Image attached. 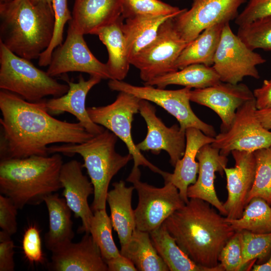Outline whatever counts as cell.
Wrapping results in <instances>:
<instances>
[{"instance_id": "obj_19", "label": "cell", "mask_w": 271, "mask_h": 271, "mask_svg": "<svg viewBox=\"0 0 271 271\" xmlns=\"http://www.w3.org/2000/svg\"><path fill=\"white\" fill-rule=\"evenodd\" d=\"M197 160L199 163L198 175L195 183L188 188V197L203 200L226 216L227 212L223 203L219 199L215 189L214 180L216 172L222 176L224 174V170L228 161L227 157L221 155L218 149L207 144L198 151Z\"/></svg>"}, {"instance_id": "obj_24", "label": "cell", "mask_w": 271, "mask_h": 271, "mask_svg": "<svg viewBox=\"0 0 271 271\" xmlns=\"http://www.w3.org/2000/svg\"><path fill=\"white\" fill-rule=\"evenodd\" d=\"M113 189L108 192L106 203L110 211L111 221L116 232L120 246L130 240L136 229L134 210L131 199L133 186L127 187L122 180L112 184Z\"/></svg>"}, {"instance_id": "obj_23", "label": "cell", "mask_w": 271, "mask_h": 271, "mask_svg": "<svg viewBox=\"0 0 271 271\" xmlns=\"http://www.w3.org/2000/svg\"><path fill=\"white\" fill-rule=\"evenodd\" d=\"M121 13V0H75L69 22L83 35H94L118 19Z\"/></svg>"}, {"instance_id": "obj_48", "label": "cell", "mask_w": 271, "mask_h": 271, "mask_svg": "<svg viewBox=\"0 0 271 271\" xmlns=\"http://www.w3.org/2000/svg\"><path fill=\"white\" fill-rule=\"evenodd\" d=\"M34 4H37L39 3H44L48 4L50 6H52V0H30Z\"/></svg>"}, {"instance_id": "obj_36", "label": "cell", "mask_w": 271, "mask_h": 271, "mask_svg": "<svg viewBox=\"0 0 271 271\" xmlns=\"http://www.w3.org/2000/svg\"><path fill=\"white\" fill-rule=\"evenodd\" d=\"M239 232L244 266L256 259L261 263L266 261L271 252V233H254L247 230Z\"/></svg>"}, {"instance_id": "obj_27", "label": "cell", "mask_w": 271, "mask_h": 271, "mask_svg": "<svg viewBox=\"0 0 271 271\" xmlns=\"http://www.w3.org/2000/svg\"><path fill=\"white\" fill-rule=\"evenodd\" d=\"M176 15H138L122 24L127 52L130 61L156 38L161 25Z\"/></svg>"}, {"instance_id": "obj_28", "label": "cell", "mask_w": 271, "mask_h": 271, "mask_svg": "<svg viewBox=\"0 0 271 271\" xmlns=\"http://www.w3.org/2000/svg\"><path fill=\"white\" fill-rule=\"evenodd\" d=\"M227 22H220L202 32L182 51L176 62L177 70L193 64L212 66L223 28Z\"/></svg>"}, {"instance_id": "obj_25", "label": "cell", "mask_w": 271, "mask_h": 271, "mask_svg": "<svg viewBox=\"0 0 271 271\" xmlns=\"http://www.w3.org/2000/svg\"><path fill=\"white\" fill-rule=\"evenodd\" d=\"M44 202L49 215V230L45 235V244L48 250L53 252L71 242L75 236L72 211L65 199L57 193L48 196Z\"/></svg>"}, {"instance_id": "obj_34", "label": "cell", "mask_w": 271, "mask_h": 271, "mask_svg": "<svg viewBox=\"0 0 271 271\" xmlns=\"http://www.w3.org/2000/svg\"><path fill=\"white\" fill-rule=\"evenodd\" d=\"M256 166L252 188L246 205L253 197H260L271 205V146L254 151Z\"/></svg>"}, {"instance_id": "obj_13", "label": "cell", "mask_w": 271, "mask_h": 271, "mask_svg": "<svg viewBox=\"0 0 271 271\" xmlns=\"http://www.w3.org/2000/svg\"><path fill=\"white\" fill-rule=\"evenodd\" d=\"M83 35L70 22L65 41L53 51L47 73L54 77L69 72H81L111 79L106 63L91 53Z\"/></svg>"}, {"instance_id": "obj_14", "label": "cell", "mask_w": 271, "mask_h": 271, "mask_svg": "<svg viewBox=\"0 0 271 271\" xmlns=\"http://www.w3.org/2000/svg\"><path fill=\"white\" fill-rule=\"evenodd\" d=\"M246 0H193L191 8L174 18L175 27L188 44L206 28L220 22H229L238 15Z\"/></svg>"}, {"instance_id": "obj_1", "label": "cell", "mask_w": 271, "mask_h": 271, "mask_svg": "<svg viewBox=\"0 0 271 271\" xmlns=\"http://www.w3.org/2000/svg\"><path fill=\"white\" fill-rule=\"evenodd\" d=\"M1 160L46 156L54 143L80 144L94 135L78 122L57 119L48 112L46 100L29 102L12 92L0 91Z\"/></svg>"}, {"instance_id": "obj_44", "label": "cell", "mask_w": 271, "mask_h": 271, "mask_svg": "<svg viewBox=\"0 0 271 271\" xmlns=\"http://www.w3.org/2000/svg\"><path fill=\"white\" fill-rule=\"evenodd\" d=\"M257 109L271 107V78L264 80L262 86L253 92Z\"/></svg>"}, {"instance_id": "obj_18", "label": "cell", "mask_w": 271, "mask_h": 271, "mask_svg": "<svg viewBox=\"0 0 271 271\" xmlns=\"http://www.w3.org/2000/svg\"><path fill=\"white\" fill-rule=\"evenodd\" d=\"M83 165L76 160L64 163L60 180L63 188V195L76 218L81 219L79 232L89 233L93 212L88 202L89 196L93 194V185L82 172Z\"/></svg>"}, {"instance_id": "obj_32", "label": "cell", "mask_w": 271, "mask_h": 271, "mask_svg": "<svg viewBox=\"0 0 271 271\" xmlns=\"http://www.w3.org/2000/svg\"><path fill=\"white\" fill-rule=\"evenodd\" d=\"M270 206L263 199L253 197L246 205L241 217L232 220L226 219L235 231L271 233Z\"/></svg>"}, {"instance_id": "obj_47", "label": "cell", "mask_w": 271, "mask_h": 271, "mask_svg": "<svg viewBox=\"0 0 271 271\" xmlns=\"http://www.w3.org/2000/svg\"><path fill=\"white\" fill-rule=\"evenodd\" d=\"M251 270L253 271H271V252L266 261L260 264H254Z\"/></svg>"}, {"instance_id": "obj_26", "label": "cell", "mask_w": 271, "mask_h": 271, "mask_svg": "<svg viewBox=\"0 0 271 271\" xmlns=\"http://www.w3.org/2000/svg\"><path fill=\"white\" fill-rule=\"evenodd\" d=\"M123 19L121 16L113 23L98 30L94 34L98 36L107 50L108 60L106 64L111 79L120 81L127 76L130 65L122 31Z\"/></svg>"}, {"instance_id": "obj_17", "label": "cell", "mask_w": 271, "mask_h": 271, "mask_svg": "<svg viewBox=\"0 0 271 271\" xmlns=\"http://www.w3.org/2000/svg\"><path fill=\"white\" fill-rule=\"evenodd\" d=\"M231 153L234 167L224 170L228 196L223 206L227 212L226 218L229 220L241 217L253 183L256 166L253 152L234 150Z\"/></svg>"}, {"instance_id": "obj_30", "label": "cell", "mask_w": 271, "mask_h": 271, "mask_svg": "<svg viewBox=\"0 0 271 271\" xmlns=\"http://www.w3.org/2000/svg\"><path fill=\"white\" fill-rule=\"evenodd\" d=\"M120 253L140 271H169L154 246L150 233L136 229L130 240L121 246Z\"/></svg>"}, {"instance_id": "obj_41", "label": "cell", "mask_w": 271, "mask_h": 271, "mask_svg": "<svg viewBox=\"0 0 271 271\" xmlns=\"http://www.w3.org/2000/svg\"><path fill=\"white\" fill-rule=\"evenodd\" d=\"M268 16H271V0H249L243 11L235 19V23L241 26Z\"/></svg>"}, {"instance_id": "obj_21", "label": "cell", "mask_w": 271, "mask_h": 271, "mask_svg": "<svg viewBox=\"0 0 271 271\" xmlns=\"http://www.w3.org/2000/svg\"><path fill=\"white\" fill-rule=\"evenodd\" d=\"M64 79L69 85V90L62 96L46 100L48 112L52 114L69 112L76 117L89 133L96 135L102 132L105 129L91 119L85 106L87 94L102 78L98 76L90 75L89 78L86 80L80 75L77 82L70 81L66 78Z\"/></svg>"}, {"instance_id": "obj_42", "label": "cell", "mask_w": 271, "mask_h": 271, "mask_svg": "<svg viewBox=\"0 0 271 271\" xmlns=\"http://www.w3.org/2000/svg\"><path fill=\"white\" fill-rule=\"evenodd\" d=\"M18 208L9 197L0 195V227L11 236L17 231Z\"/></svg>"}, {"instance_id": "obj_39", "label": "cell", "mask_w": 271, "mask_h": 271, "mask_svg": "<svg viewBox=\"0 0 271 271\" xmlns=\"http://www.w3.org/2000/svg\"><path fill=\"white\" fill-rule=\"evenodd\" d=\"M218 260L224 271H239L243 268L240 232L236 231L227 241L219 254Z\"/></svg>"}, {"instance_id": "obj_8", "label": "cell", "mask_w": 271, "mask_h": 271, "mask_svg": "<svg viewBox=\"0 0 271 271\" xmlns=\"http://www.w3.org/2000/svg\"><path fill=\"white\" fill-rule=\"evenodd\" d=\"M141 99L133 95L119 92L112 103L105 106L87 107L91 119L115 134L126 145L134 162L133 167H148L162 176L164 171L150 162L134 144L131 134V124L135 114L139 112Z\"/></svg>"}, {"instance_id": "obj_49", "label": "cell", "mask_w": 271, "mask_h": 271, "mask_svg": "<svg viewBox=\"0 0 271 271\" xmlns=\"http://www.w3.org/2000/svg\"><path fill=\"white\" fill-rule=\"evenodd\" d=\"M13 0H0V5L8 4Z\"/></svg>"}, {"instance_id": "obj_45", "label": "cell", "mask_w": 271, "mask_h": 271, "mask_svg": "<svg viewBox=\"0 0 271 271\" xmlns=\"http://www.w3.org/2000/svg\"><path fill=\"white\" fill-rule=\"evenodd\" d=\"M105 261L107 266L108 271L138 270L132 262L121 254Z\"/></svg>"}, {"instance_id": "obj_9", "label": "cell", "mask_w": 271, "mask_h": 271, "mask_svg": "<svg viewBox=\"0 0 271 271\" xmlns=\"http://www.w3.org/2000/svg\"><path fill=\"white\" fill-rule=\"evenodd\" d=\"M174 18L165 21L154 40L130 61V64L139 70L144 83L178 70L176 61L189 44L177 31Z\"/></svg>"}, {"instance_id": "obj_33", "label": "cell", "mask_w": 271, "mask_h": 271, "mask_svg": "<svg viewBox=\"0 0 271 271\" xmlns=\"http://www.w3.org/2000/svg\"><path fill=\"white\" fill-rule=\"evenodd\" d=\"M112 224L106 209L93 212L89 233L99 247L104 261L120 254L112 234Z\"/></svg>"}, {"instance_id": "obj_29", "label": "cell", "mask_w": 271, "mask_h": 271, "mask_svg": "<svg viewBox=\"0 0 271 271\" xmlns=\"http://www.w3.org/2000/svg\"><path fill=\"white\" fill-rule=\"evenodd\" d=\"M220 78L212 66L193 64L176 71L157 77L144 83V85L165 88L170 85H179L190 88L201 89L219 83Z\"/></svg>"}, {"instance_id": "obj_35", "label": "cell", "mask_w": 271, "mask_h": 271, "mask_svg": "<svg viewBox=\"0 0 271 271\" xmlns=\"http://www.w3.org/2000/svg\"><path fill=\"white\" fill-rule=\"evenodd\" d=\"M237 35L252 50L271 51V16L239 26Z\"/></svg>"}, {"instance_id": "obj_16", "label": "cell", "mask_w": 271, "mask_h": 271, "mask_svg": "<svg viewBox=\"0 0 271 271\" xmlns=\"http://www.w3.org/2000/svg\"><path fill=\"white\" fill-rule=\"evenodd\" d=\"M254 98L253 93L243 83L233 84L220 81L209 87L191 90L190 101L207 106L221 120V132L228 130L237 109Z\"/></svg>"}, {"instance_id": "obj_10", "label": "cell", "mask_w": 271, "mask_h": 271, "mask_svg": "<svg viewBox=\"0 0 271 271\" xmlns=\"http://www.w3.org/2000/svg\"><path fill=\"white\" fill-rule=\"evenodd\" d=\"M108 85L111 90L127 92L141 99L156 103L174 116L184 130L194 127L208 136L214 138L216 135L213 126L201 120L192 109L190 104V88L167 90L150 85L136 86L115 79H110Z\"/></svg>"}, {"instance_id": "obj_40", "label": "cell", "mask_w": 271, "mask_h": 271, "mask_svg": "<svg viewBox=\"0 0 271 271\" xmlns=\"http://www.w3.org/2000/svg\"><path fill=\"white\" fill-rule=\"evenodd\" d=\"M22 248L25 257L30 263H44L40 231L35 224L30 225L25 230L22 239Z\"/></svg>"}, {"instance_id": "obj_43", "label": "cell", "mask_w": 271, "mask_h": 271, "mask_svg": "<svg viewBox=\"0 0 271 271\" xmlns=\"http://www.w3.org/2000/svg\"><path fill=\"white\" fill-rule=\"evenodd\" d=\"M11 237L7 233L0 231V271L15 270V245Z\"/></svg>"}, {"instance_id": "obj_3", "label": "cell", "mask_w": 271, "mask_h": 271, "mask_svg": "<svg viewBox=\"0 0 271 271\" xmlns=\"http://www.w3.org/2000/svg\"><path fill=\"white\" fill-rule=\"evenodd\" d=\"M54 25L52 6L30 0L0 5V42L27 60L39 59L48 47Z\"/></svg>"}, {"instance_id": "obj_37", "label": "cell", "mask_w": 271, "mask_h": 271, "mask_svg": "<svg viewBox=\"0 0 271 271\" xmlns=\"http://www.w3.org/2000/svg\"><path fill=\"white\" fill-rule=\"evenodd\" d=\"M52 4L55 18L54 32L49 46L38 59L40 66L45 67L49 65L54 50L62 44L65 24L72 19L67 0H52Z\"/></svg>"}, {"instance_id": "obj_38", "label": "cell", "mask_w": 271, "mask_h": 271, "mask_svg": "<svg viewBox=\"0 0 271 271\" xmlns=\"http://www.w3.org/2000/svg\"><path fill=\"white\" fill-rule=\"evenodd\" d=\"M121 16L124 19L138 15H176L183 9L160 0H121Z\"/></svg>"}, {"instance_id": "obj_31", "label": "cell", "mask_w": 271, "mask_h": 271, "mask_svg": "<svg viewBox=\"0 0 271 271\" xmlns=\"http://www.w3.org/2000/svg\"><path fill=\"white\" fill-rule=\"evenodd\" d=\"M152 243L170 271H213L193 261L177 243L165 226L150 232Z\"/></svg>"}, {"instance_id": "obj_7", "label": "cell", "mask_w": 271, "mask_h": 271, "mask_svg": "<svg viewBox=\"0 0 271 271\" xmlns=\"http://www.w3.org/2000/svg\"><path fill=\"white\" fill-rule=\"evenodd\" d=\"M141 176L139 168L133 167L126 181L132 184L138 195L134 209L136 229L150 233L186 203L172 183L164 182V187L158 188L142 182Z\"/></svg>"}, {"instance_id": "obj_46", "label": "cell", "mask_w": 271, "mask_h": 271, "mask_svg": "<svg viewBox=\"0 0 271 271\" xmlns=\"http://www.w3.org/2000/svg\"><path fill=\"white\" fill-rule=\"evenodd\" d=\"M255 115L262 126L267 130L271 129V107L256 109Z\"/></svg>"}, {"instance_id": "obj_11", "label": "cell", "mask_w": 271, "mask_h": 271, "mask_svg": "<svg viewBox=\"0 0 271 271\" xmlns=\"http://www.w3.org/2000/svg\"><path fill=\"white\" fill-rule=\"evenodd\" d=\"M265 61L234 34L229 22L225 24L212 66L221 81L236 84L246 76L258 79L256 66Z\"/></svg>"}, {"instance_id": "obj_5", "label": "cell", "mask_w": 271, "mask_h": 271, "mask_svg": "<svg viewBox=\"0 0 271 271\" xmlns=\"http://www.w3.org/2000/svg\"><path fill=\"white\" fill-rule=\"evenodd\" d=\"M117 138L106 129L82 143L65 144L48 148L49 154H77L82 157L83 167L86 168L94 188L91 207L93 212L106 209L107 195L111 179L133 160L129 153L122 156L116 152L115 145Z\"/></svg>"}, {"instance_id": "obj_4", "label": "cell", "mask_w": 271, "mask_h": 271, "mask_svg": "<svg viewBox=\"0 0 271 271\" xmlns=\"http://www.w3.org/2000/svg\"><path fill=\"white\" fill-rule=\"evenodd\" d=\"M63 164L58 153L1 160V194L11 199L18 209L39 205L62 188L60 176Z\"/></svg>"}, {"instance_id": "obj_2", "label": "cell", "mask_w": 271, "mask_h": 271, "mask_svg": "<svg viewBox=\"0 0 271 271\" xmlns=\"http://www.w3.org/2000/svg\"><path fill=\"white\" fill-rule=\"evenodd\" d=\"M208 202L190 198L163 223L181 249L198 264L224 271L219 254L236 231Z\"/></svg>"}, {"instance_id": "obj_22", "label": "cell", "mask_w": 271, "mask_h": 271, "mask_svg": "<svg viewBox=\"0 0 271 271\" xmlns=\"http://www.w3.org/2000/svg\"><path fill=\"white\" fill-rule=\"evenodd\" d=\"M186 148L183 156L179 160L172 173L165 172L162 176L164 182H170L179 190L181 197L187 203L188 187L195 183L199 171L197 154L203 146L211 144L214 138L208 136L201 130L194 127L186 129Z\"/></svg>"}, {"instance_id": "obj_12", "label": "cell", "mask_w": 271, "mask_h": 271, "mask_svg": "<svg viewBox=\"0 0 271 271\" xmlns=\"http://www.w3.org/2000/svg\"><path fill=\"white\" fill-rule=\"evenodd\" d=\"M256 109L255 98L240 106L230 128L216 134L211 146L226 157L234 150L254 152L271 146V131L262 126Z\"/></svg>"}, {"instance_id": "obj_20", "label": "cell", "mask_w": 271, "mask_h": 271, "mask_svg": "<svg viewBox=\"0 0 271 271\" xmlns=\"http://www.w3.org/2000/svg\"><path fill=\"white\" fill-rule=\"evenodd\" d=\"M47 267L53 271H108L100 249L90 233L52 252Z\"/></svg>"}, {"instance_id": "obj_15", "label": "cell", "mask_w": 271, "mask_h": 271, "mask_svg": "<svg viewBox=\"0 0 271 271\" xmlns=\"http://www.w3.org/2000/svg\"><path fill=\"white\" fill-rule=\"evenodd\" d=\"M139 112L146 121L147 133L145 139L136 145L141 151H150L158 155L162 150L170 157V162L174 167L183 156L186 148V130L175 124L167 126L157 116L155 107L150 101L141 99Z\"/></svg>"}, {"instance_id": "obj_6", "label": "cell", "mask_w": 271, "mask_h": 271, "mask_svg": "<svg viewBox=\"0 0 271 271\" xmlns=\"http://www.w3.org/2000/svg\"><path fill=\"white\" fill-rule=\"evenodd\" d=\"M0 88L35 102L49 95L62 96L69 87L68 84L58 82L30 60L17 55L0 42Z\"/></svg>"}]
</instances>
